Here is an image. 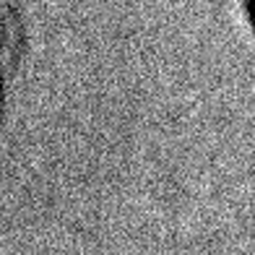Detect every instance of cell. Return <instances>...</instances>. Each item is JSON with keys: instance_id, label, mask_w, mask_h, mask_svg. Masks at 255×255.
I'll list each match as a JSON object with an SVG mask.
<instances>
[{"instance_id": "obj_1", "label": "cell", "mask_w": 255, "mask_h": 255, "mask_svg": "<svg viewBox=\"0 0 255 255\" xmlns=\"http://www.w3.org/2000/svg\"><path fill=\"white\" fill-rule=\"evenodd\" d=\"M21 47V21L8 0H0V65L10 63Z\"/></svg>"}, {"instance_id": "obj_2", "label": "cell", "mask_w": 255, "mask_h": 255, "mask_svg": "<svg viewBox=\"0 0 255 255\" xmlns=\"http://www.w3.org/2000/svg\"><path fill=\"white\" fill-rule=\"evenodd\" d=\"M253 10H255V0H253Z\"/></svg>"}]
</instances>
